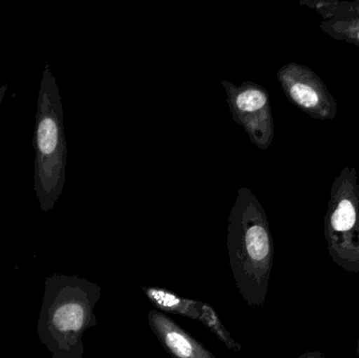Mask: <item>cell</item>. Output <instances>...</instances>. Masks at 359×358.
I'll use <instances>...</instances> for the list:
<instances>
[{
	"label": "cell",
	"mask_w": 359,
	"mask_h": 358,
	"mask_svg": "<svg viewBox=\"0 0 359 358\" xmlns=\"http://www.w3.org/2000/svg\"><path fill=\"white\" fill-rule=\"evenodd\" d=\"M227 248L236 287L251 308L263 306L273 266L269 222L250 189H238L228 218Z\"/></svg>",
	"instance_id": "cell-1"
},
{
	"label": "cell",
	"mask_w": 359,
	"mask_h": 358,
	"mask_svg": "<svg viewBox=\"0 0 359 358\" xmlns=\"http://www.w3.org/2000/svg\"><path fill=\"white\" fill-rule=\"evenodd\" d=\"M149 302L154 305L156 310L163 313L183 315L196 321H200L202 315V303L191 298H182L175 292L161 287L142 288Z\"/></svg>",
	"instance_id": "cell-8"
},
{
	"label": "cell",
	"mask_w": 359,
	"mask_h": 358,
	"mask_svg": "<svg viewBox=\"0 0 359 358\" xmlns=\"http://www.w3.org/2000/svg\"><path fill=\"white\" fill-rule=\"evenodd\" d=\"M325 239L333 262L359 273V184L354 167H344L333 181L325 216Z\"/></svg>",
	"instance_id": "cell-3"
},
{
	"label": "cell",
	"mask_w": 359,
	"mask_h": 358,
	"mask_svg": "<svg viewBox=\"0 0 359 358\" xmlns=\"http://www.w3.org/2000/svg\"><path fill=\"white\" fill-rule=\"evenodd\" d=\"M149 322L160 344L172 357L217 358L165 313L154 309L149 311Z\"/></svg>",
	"instance_id": "cell-7"
},
{
	"label": "cell",
	"mask_w": 359,
	"mask_h": 358,
	"mask_svg": "<svg viewBox=\"0 0 359 358\" xmlns=\"http://www.w3.org/2000/svg\"><path fill=\"white\" fill-rule=\"evenodd\" d=\"M63 289V301L55 309L53 325L65 338L67 358H81V336L88 328L97 325L94 308L101 289L84 280H69Z\"/></svg>",
	"instance_id": "cell-4"
},
{
	"label": "cell",
	"mask_w": 359,
	"mask_h": 358,
	"mask_svg": "<svg viewBox=\"0 0 359 358\" xmlns=\"http://www.w3.org/2000/svg\"><path fill=\"white\" fill-rule=\"evenodd\" d=\"M299 4L314 8L320 13L323 20L343 16L348 14H359V0L358 1H339V0H301Z\"/></svg>",
	"instance_id": "cell-10"
},
{
	"label": "cell",
	"mask_w": 359,
	"mask_h": 358,
	"mask_svg": "<svg viewBox=\"0 0 359 358\" xmlns=\"http://www.w3.org/2000/svg\"><path fill=\"white\" fill-rule=\"evenodd\" d=\"M356 353H358L359 357V340H358V347H356Z\"/></svg>",
	"instance_id": "cell-14"
},
{
	"label": "cell",
	"mask_w": 359,
	"mask_h": 358,
	"mask_svg": "<svg viewBox=\"0 0 359 358\" xmlns=\"http://www.w3.org/2000/svg\"><path fill=\"white\" fill-rule=\"evenodd\" d=\"M232 119L244 128L251 142L265 151L273 141L274 123L269 94L263 86L246 81L241 85L222 81Z\"/></svg>",
	"instance_id": "cell-5"
},
{
	"label": "cell",
	"mask_w": 359,
	"mask_h": 358,
	"mask_svg": "<svg viewBox=\"0 0 359 358\" xmlns=\"http://www.w3.org/2000/svg\"><path fill=\"white\" fill-rule=\"evenodd\" d=\"M283 92L297 109L316 120H333L337 103L322 78L307 65L288 63L276 74Z\"/></svg>",
	"instance_id": "cell-6"
},
{
	"label": "cell",
	"mask_w": 359,
	"mask_h": 358,
	"mask_svg": "<svg viewBox=\"0 0 359 358\" xmlns=\"http://www.w3.org/2000/svg\"><path fill=\"white\" fill-rule=\"evenodd\" d=\"M297 358H326L320 351H308Z\"/></svg>",
	"instance_id": "cell-12"
},
{
	"label": "cell",
	"mask_w": 359,
	"mask_h": 358,
	"mask_svg": "<svg viewBox=\"0 0 359 358\" xmlns=\"http://www.w3.org/2000/svg\"><path fill=\"white\" fill-rule=\"evenodd\" d=\"M320 29L333 39L359 46V14L343 15L322 20Z\"/></svg>",
	"instance_id": "cell-9"
},
{
	"label": "cell",
	"mask_w": 359,
	"mask_h": 358,
	"mask_svg": "<svg viewBox=\"0 0 359 358\" xmlns=\"http://www.w3.org/2000/svg\"><path fill=\"white\" fill-rule=\"evenodd\" d=\"M203 325L206 326L215 336L227 347L229 350L238 353L242 351V346L232 338L230 332L224 327L223 323L219 319V315L215 312V309L208 303H202V315L200 321Z\"/></svg>",
	"instance_id": "cell-11"
},
{
	"label": "cell",
	"mask_w": 359,
	"mask_h": 358,
	"mask_svg": "<svg viewBox=\"0 0 359 358\" xmlns=\"http://www.w3.org/2000/svg\"><path fill=\"white\" fill-rule=\"evenodd\" d=\"M6 90H8V85L0 86V105H1L2 100H4V96H6Z\"/></svg>",
	"instance_id": "cell-13"
},
{
	"label": "cell",
	"mask_w": 359,
	"mask_h": 358,
	"mask_svg": "<svg viewBox=\"0 0 359 358\" xmlns=\"http://www.w3.org/2000/svg\"><path fill=\"white\" fill-rule=\"evenodd\" d=\"M35 118L34 191L42 212H48L62 193L67 159L62 100L48 64L44 67L40 82Z\"/></svg>",
	"instance_id": "cell-2"
}]
</instances>
